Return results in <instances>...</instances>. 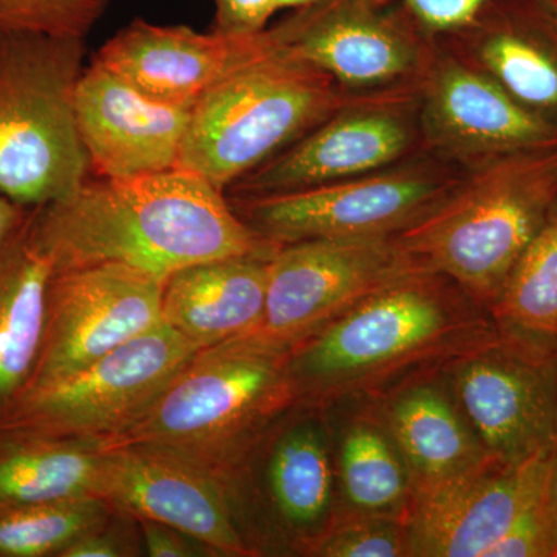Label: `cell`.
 <instances>
[{
  "label": "cell",
  "instance_id": "obj_1",
  "mask_svg": "<svg viewBox=\"0 0 557 557\" xmlns=\"http://www.w3.org/2000/svg\"><path fill=\"white\" fill-rule=\"evenodd\" d=\"M53 271L119 263L168 278L208 260L277 248L260 240L225 193L186 168L126 178L94 177L35 208Z\"/></svg>",
  "mask_w": 557,
  "mask_h": 557
},
{
  "label": "cell",
  "instance_id": "obj_2",
  "mask_svg": "<svg viewBox=\"0 0 557 557\" xmlns=\"http://www.w3.org/2000/svg\"><path fill=\"white\" fill-rule=\"evenodd\" d=\"M496 333L491 314L456 282L412 271L289 348L293 397L321 409L372 401Z\"/></svg>",
  "mask_w": 557,
  "mask_h": 557
},
{
  "label": "cell",
  "instance_id": "obj_3",
  "mask_svg": "<svg viewBox=\"0 0 557 557\" xmlns=\"http://www.w3.org/2000/svg\"><path fill=\"white\" fill-rule=\"evenodd\" d=\"M556 207L557 145L522 150L465 172L445 199L395 239L490 313Z\"/></svg>",
  "mask_w": 557,
  "mask_h": 557
},
{
  "label": "cell",
  "instance_id": "obj_4",
  "mask_svg": "<svg viewBox=\"0 0 557 557\" xmlns=\"http://www.w3.org/2000/svg\"><path fill=\"white\" fill-rule=\"evenodd\" d=\"M368 97L341 89L282 44L194 102L180 166L226 194L333 113Z\"/></svg>",
  "mask_w": 557,
  "mask_h": 557
},
{
  "label": "cell",
  "instance_id": "obj_5",
  "mask_svg": "<svg viewBox=\"0 0 557 557\" xmlns=\"http://www.w3.org/2000/svg\"><path fill=\"white\" fill-rule=\"evenodd\" d=\"M288 351L247 336L201 348L145 416L102 449L149 446L222 471L296 405Z\"/></svg>",
  "mask_w": 557,
  "mask_h": 557
},
{
  "label": "cell",
  "instance_id": "obj_6",
  "mask_svg": "<svg viewBox=\"0 0 557 557\" xmlns=\"http://www.w3.org/2000/svg\"><path fill=\"white\" fill-rule=\"evenodd\" d=\"M86 39L0 35V194L25 208L62 199L90 177L75 91Z\"/></svg>",
  "mask_w": 557,
  "mask_h": 557
},
{
  "label": "cell",
  "instance_id": "obj_7",
  "mask_svg": "<svg viewBox=\"0 0 557 557\" xmlns=\"http://www.w3.org/2000/svg\"><path fill=\"white\" fill-rule=\"evenodd\" d=\"M200 350L161 322L72 375L25 388L0 416V434L104 448L145 416Z\"/></svg>",
  "mask_w": 557,
  "mask_h": 557
},
{
  "label": "cell",
  "instance_id": "obj_8",
  "mask_svg": "<svg viewBox=\"0 0 557 557\" xmlns=\"http://www.w3.org/2000/svg\"><path fill=\"white\" fill-rule=\"evenodd\" d=\"M463 174L432 161H406L314 188L228 200L252 233L274 247L395 236L445 199Z\"/></svg>",
  "mask_w": 557,
  "mask_h": 557
},
{
  "label": "cell",
  "instance_id": "obj_9",
  "mask_svg": "<svg viewBox=\"0 0 557 557\" xmlns=\"http://www.w3.org/2000/svg\"><path fill=\"white\" fill-rule=\"evenodd\" d=\"M486 454L505 461L557 443V348L507 332L440 369Z\"/></svg>",
  "mask_w": 557,
  "mask_h": 557
},
{
  "label": "cell",
  "instance_id": "obj_10",
  "mask_svg": "<svg viewBox=\"0 0 557 557\" xmlns=\"http://www.w3.org/2000/svg\"><path fill=\"white\" fill-rule=\"evenodd\" d=\"M421 269L395 236L277 247L270 259L262 318L244 336L292 348L392 282Z\"/></svg>",
  "mask_w": 557,
  "mask_h": 557
},
{
  "label": "cell",
  "instance_id": "obj_11",
  "mask_svg": "<svg viewBox=\"0 0 557 557\" xmlns=\"http://www.w3.org/2000/svg\"><path fill=\"white\" fill-rule=\"evenodd\" d=\"M276 27L293 54L357 95L418 90L437 50L401 0H322Z\"/></svg>",
  "mask_w": 557,
  "mask_h": 557
},
{
  "label": "cell",
  "instance_id": "obj_12",
  "mask_svg": "<svg viewBox=\"0 0 557 557\" xmlns=\"http://www.w3.org/2000/svg\"><path fill=\"white\" fill-rule=\"evenodd\" d=\"M421 145L417 90L372 95L333 113L226 193L247 199L361 177L403 163Z\"/></svg>",
  "mask_w": 557,
  "mask_h": 557
},
{
  "label": "cell",
  "instance_id": "obj_13",
  "mask_svg": "<svg viewBox=\"0 0 557 557\" xmlns=\"http://www.w3.org/2000/svg\"><path fill=\"white\" fill-rule=\"evenodd\" d=\"M164 284L166 278L119 263L53 271L27 388L72 375L161 324Z\"/></svg>",
  "mask_w": 557,
  "mask_h": 557
},
{
  "label": "cell",
  "instance_id": "obj_14",
  "mask_svg": "<svg viewBox=\"0 0 557 557\" xmlns=\"http://www.w3.org/2000/svg\"><path fill=\"white\" fill-rule=\"evenodd\" d=\"M423 148L442 160L478 168L522 150L557 145V126L437 40L417 90Z\"/></svg>",
  "mask_w": 557,
  "mask_h": 557
},
{
  "label": "cell",
  "instance_id": "obj_15",
  "mask_svg": "<svg viewBox=\"0 0 557 557\" xmlns=\"http://www.w3.org/2000/svg\"><path fill=\"white\" fill-rule=\"evenodd\" d=\"M549 453L474 467L413 490L406 516L410 557H486L541 494Z\"/></svg>",
  "mask_w": 557,
  "mask_h": 557
},
{
  "label": "cell",
  "instance_id": "obj_16",
  "mask_svg": "<svg viewBox=\"0 0 557 557\" xmlns=\"http://www.w3.org/2000/svg\"><path fill=\"white\" fill-rule=\"evenodd\" d=\"M108 450L106 500L113 507L177 528L215 556L256 555L242 533L219 469L149 446Z\"/></svg>",
  "mask_w": 557,
  "mask_h": 557
},
{
  "label": "cell",
  "instance_id": "obj_17",
  "mask_svg": "<svg viewBox=\"0 0 557 557\" xmlns=\"http://www.w3.org/2000/svg\"><path fill=\"white\" fill-rule=\"evenodd\" d=\"M282 44L276 25L258 35H223L137 17L108 39L91 61L156 100L193 106L231 73Z\"/></svg>",
  "mask_w": 557,
  "mask_h": 557
},
{
  "label": "cell",
  "instance_id": "obj_18",
  "mask_svg": "<svg viewBox=\"0 0 557 557\" xmlns=\"http://www.w3.org/2000/svg\"><path fill=\"white\" fill-rule=\"evenodd\" d=\"M193 106L156 100L91 61L75 91L90 175L126 178L178 168Z\"/></svg>",
  "mask_w": 557,
  "mask_h": 557
},
{
  "label": "cell",
  "instance_id": "obj_19",
  "mask_svg": "<svg viewBox=\"0 0 557 557\" xmlns=\"http://www.w3.org/2000/svg\"><path fill=\"white\" fill-rule=\"evenodd\" d=\"M438 42L557 126V9L548 0H491L467 30Z\"/></svg>",
  "mask_w": 557,
  "mask_h": 557
},
{
  "label": "cell",
  "instance_id": "obj_20",
  "mask_svg": "<svg viewBox=\"0 0 557 557\" xmlns=\"http://www.w3.org/2000/svg\"><path fill=\"white\" fill-rule=\"evenodd\" d=\"M274 249L208 260L172 273L161 298L164 324L201 348L248 335L265 309Z\"/></svg>",
  "mask_w": 557,
  "mask_h": 557
},
{
  "label": "cell",
  "instance_id": "obj_21",
  "mask_svg": "<svg viewBox=\"0 0 557 557\" xmlns=\"http://www.w3.org/2000/svg\"><path fill=\"white\" fill-rule=\"evenodd\" d=\"M369 403L408 468L412 491L453 478L490 456L461 416L440 369Z\"/></svg>",
  "mask_w": 557,
  "mask_h": 557
},
{
  "label": "cell",
  "instance_id": "obj_22",
  "mask_svg": "<svg viewBox=\"0 0 557 557\" xmlns=\"http://www.w3.org/2000/svg\"><path fill=\"white\" fill-rule=\"evenodd\" d=\"M51 274L53 263L40 245L30 208L0 244V416L35 373Z\"/></svg>",
  "mask_w": 557,
  "mask_h": 557
},
{
  "label": "cell",
  "instance_id": "obj_23",
  "mask_svg": "<svg viewBox=\"0 0 557 557\" xmlns=\"http://www.w3.org/2000/svg\"><path fill=\"white\" fill-rule=\"evenodd\" d=\"M289 424L271 446L267 490L282 525L302 552L332 523L339 511L335 445L324 413Z\"/></svg>",
  "mask_w": 557,
  "mask_h": 557
},
{
  "label": "cell",
  "instance_id": "obj_24",
  "mask_svg": "<svg viewBox=\"0 0 557 557\" xmlns=\"http://www.w3.org/2000/svg\"><path fill=\"white\" fill-rule=\"evenodd\" d=\"M109 450L72 440L0 434V507L100 497Z\"/></svg>",
  "mask_w": 557,
  "mask_h": 557
},
{
  "label": "cell",
  "instance_id": "obj_25",
  "mask_svg": "<svg viewBox=\"0 0 557 557\" xmlns=\"http://www.w3.org/2000/svg\"><path fill=\"white\" fill-rule=\"evenodd\" d=\"M335 463L338 512L392 516L406 522L413 494L409 471L369 403L341 431Z\"/></svg>",
  "mask_w": 557,
  "mask_h": 557
},
{
  "label": "cell",
  "instance_id": "obj_26",
  "mask_svg": "<svg viewBox=\"0 0 557 557\" xmlns=\"http://www.w3.org/2000/svg\"><path fill=\"white\" fill-rule=\"evenodd\" d=\"M498 327L557 348V207L490 309Z\"/></svg>",
  "mask_w": 557,
  "mask_h": 557
},
{
  "label": "cell",
  "instance_id": "obj_27",
  "mask_svg": "<svg viewBox=\"0 0 557 557\" xmlns=\"http://www.w3.org/2000/svg\"><path fill=\"white\" fill-rule=\"evenodd\" d=\"M100 497L0 507V557L58 556L83 534L109 522Z\"/></svg>",
  "mask_w": 557,
  "mask_h": 557
},
{
  "label": "cell",
  "instance_id": "obj_28",
  "mask_svg": "<svg viewBox=\"0 0 557 557\" xmlns=\"http://www.w3.org/2000/svg\"><path fill=\"white\" fill-rule=\"evenodd\" d=\"M302 555L318 557H410L406 522L392 516L338 512Z\"/></svg>",
  "mask_w": 557,
  "mask_h": 557
},
{
  "label": "cell",
  "instance_id": "obj_29",
  "mask_svg": "<svg viewBox=\"0 0 557 557\" xmlns=\"http://www.w3.org/2000/svg\"><path fill=\"white\" fill-rule=\"evenodd\" d=\"M110 0H0V35L40 33L87 39Z\"/></svg>",
  "mask_w": 557,
  "mask_h": 557
},
{
  "label": "cell",
  "instance_id": "obj_30",
  "mask_svg": "<svg viewBox=\"0 0 557 557\" xmlns=\"http://www.w3.org/2000/svg\"><path fill=\"white\" fill-rule=\"evenodd\" d=\"M541 496L542 491L507 533L490 548L486 557H557L555 531L549 525Z\"/></svg>",
  "mask_w": 557,
  "mask_h": 557
},
{
  "label": "cell",
  "instance_id": "obj_31",
  "mask_svg": "<svg viewBox=\"0 0 557 557\" xmlns=\"http://www.w3.org/2000/svg\"><path fill=\"white\" fill-rule=\"evenodd\" d=\"M412 20L432 39L467 30L491 0H401Z\"/></svg>",
  "mask_w": 557,
  "mask_h": 557
},
{
  "label": "cell",
  "instance_id": "obj_32",
  "mask_svg": "<svg viewBox=\"0 0 557 557\" xmlns=\"http://www.w3.org/2000/svg\"><path fill=\"white\" fill-rule=\"evenodd\" d=\"M214 21L211 30L223 35H258L270 27L277 13L276 0H212Z\"/></svg>",
  "mask_w": 557,
  "mask_h": 557
},
{
  "label": "cell",
  "instance_id": "obj_33",
  "mask_svg": "<svg viewBox=\"0 0 557 557\" xmlns=\"http://www.w3.org/2000/svg\"><path fill=\"white\" fill-rule=\"evenodd\" d=\"M141 528L146 553L150 557L215 556L208 545L188 536L177 528L163 525L156 520L135 518Z\"/></svg>",
  "mask_w": 557,
  "mask_h": 557
},
{
  "label": "cell",
  "instance_id": "obj_34",
  "mask_svg": "<svg viewBox=\"0 0 557 557\" xmlns=\"http://www.w3.org/2000/svg\"><path fill=\"white\" fill-rule=\"evenodd\" d=\"M134 547L124 541L120 531L110 530L108 523L95 528L76 539L60 557H123L134 556Z\"/></svg>",
  "mask_w": 557,
  "mask_h": 557
},
{
  "label": "cell",
  "instance_id": "obj_35",
  "mask_svg": "<svg viewBox=\"0 0 557 557\" xmlns=\"http://www.w3.org/2000/svg\"><path fill=\"white\" fill-rule=\"evenodd\" d=\"M541 498L557 541V443L549 453L547 474H545Z\"/></svg>",
  "mask_w": 557,
  "mask_h": 557
},
{
  "label": "cell",
  "instance_id": "obj_36",
  "mask_svg": "<svg viewBox=\"0 0 557 557\" xmlns=\"http://www.w3.org/2000/svg\"><path fill=\"white\" fill-rule=\"evenodd\" d=\"M30 208L21 207L0 194V244L20 225Z\"/></svg>",
  "mask_w": 557,
  "mask_h": 557
},
{
  "label": "cell",
  "instance_id": "obj_37",
  "mask_svg": "<svg viewBox=\"0 0 557 557\" xmlns=\"http://www.w3.org/2000/svg\"><path fill=\"white\" fill-rule=\"evenodd\" d=\"M322 0H276L277 9L281 10H304L317 5Z\"/></svg>",
  "mask_w": 557,
  "mask_h": 557
},
{
  "label": "cell",
  "instance_id": "obj_38",
  "mask_svg": "<svg viewBox=\"0 0 557 557\" xmlns=\"http://www.w3.org/2000/svg\"><path fill=\"white\" fill-rule=\"evenodd\" d=\"M548 2H549V3H553V5H555V7H556V9H557V0H548Z\"/></svg>",
  "mask_w": 557,
  "mask_h": 557
}]
</instances>
